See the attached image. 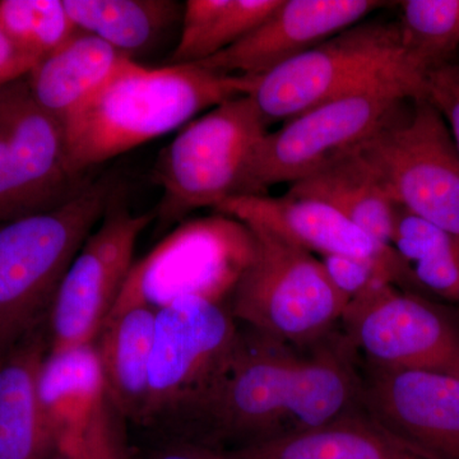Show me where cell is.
<instances>
[{
    "label": "cell",
    "instance_id": "cell-1",
    "mask_svg": "<svg viewBox=\"0 0 459 459\" xmlns=\"http://www.w3.org/2000/svg\"><path fill=\"white\" fill-rule=\"evenodd\" d=\"M360 394L359 355L342 332L300 347L246 325L178 439L235 451L360 411Z\"/></svg>",
    "mask_w": 459,
    "mask_h": 459
},
{
    "label": "cell",
    "instance_id": "cell-2",
    "mask_svg": "<svg viewBox=\"0 0 459 459\" xmlns=\"http://www.w3.org/2000/svg\"><path fill=\"white\" fill-rule=\"evenodd\" d=\"M255 77L217 74L199 65L146 66L129 60L62 123L75 174L181 129L198 114L249 95Z\"/></svg>",
    "mask_w": 459,
    "mask_h": 459
},
{
    "label": "cell",
    "instance_id": "cell-3",
    "mask_svg": "<svg viewBox=\"0 0 459 459\" xmlns=\"http://www.w3.org/2000/svg\"><path fill=\"white\" fill-rule=\"evenodd\" d=\"M117 190L100 178L63 204L0 222V359L48 325L66 270Z\"/></svg>",
    "mask_w": 459,
    "mask_h": 459
},
{
    "label": "cell",
    "instance_id": "cell-4",
    "mask_svg": "<svg viewBox=\"0 0 459 459\" xmlns=\"http://www.w3.org/2000/svg\"><path fill=\"white\" fill-rule=\"evenodd\" d=\"M425 77L404 50L397 21H362L255 77L247 96L272 126L376 87L401 86L427 99Z\"/></svg>",
    "mask_w": 459,
    "mask_h": 459
},
{
    "label": "cell",
    "instance_id": "cell-5",
    "mask_svg": "<svg viewBox=\"0 0 459 459\" xmlns=\"http://www.w3.org/2000/svg\"><path fill=\"white\" fill-rule=\"evenodd\" d=\"M270 126L249 96L229 100L184 126L160 153L153 180L162 195L155 214L180 221L199 208L259 195L255 164Z\"/></svg>",
    "mask_w": 459,
    "mask_h": 459
},
{
    "label": "cell",
    "instance_id": "cell-6",
    "mask_svg": "<svg viewBox=\"0 0 459 459\" xmlns=\"http://www.w3.org/2000/svg\"><path fill=\"white\" fill-rule=\"evenodd\" d=\"M353 153L398 207L459 237V153L428 99H406Z\"/></svg>",
    "mask_w": 459,
    "mask_h": 459
},
{
    "label": "cell",
    "instance_id": "cell-7",
    "mask_svg": "<svg viewBox=\"0 0 459 459\" xmlns=\"http://www.w3.org/2000/svg\"><path fill=\"white\" fill-rule=\"evenodd\" d=\"M247 226L255 252L230 298L235 320L300 347L336 331L349 301L318 259L263 226Z\"/></svg>",
    "mask_w": 459,
    "mask_h": 459
},
{
    "label": "cell",
    "instance_id": "cell-8",
    "mask_svg": "<svg viewBox=\"0 0 459 459\" xmlns=\"http://www.w3.org/2000/svg\"><path fill=\"white\" fill-rule=\"evenodd\" d=\"M238 334L229 303L184 298L157 309L141 425L177 439L228 361Z\"/></svg>",
    "mask_w": 459,
    "mask_h": 459
},
{
    "label": "cell",
    "instance_id": "cell-9",
    "mask_svg": "<svg viewBox=\"0 0 459 459\" xmlns=\"http://www.w3.org/2000/svg\"><path fill=\"white\" fill-rule=\"evenodd\" d=\"M253 252L252 232L232 217L217 213L180 223L134 262L114 310L131 305L160 309L184 298L230 304Z\"/></svg>",
    "mask_w": 459,
    "mask_h": 459
},
{
    "label": "cell",
    "instance_id": "cell-10",
    "mask_svg": "<svg viewBox=\"0 0 459 459\" xmlns=\"http://www.w3.org/2000/svg\"><path fill=\"white\" fill-rule=\"evenodd\" d=\"M453 312L429 296L385 283L350 301L341 325L368 364L459 377V318Z\"/></svg>",
    "mask_w": 459,
    "mask_h": 459
},
{
    "label": "cell",
    "instance_id": "cell-11",
    "mask_svg": "<svg viewBox=\"0 0 459 459\" xmlns=\"http://www.w3.org/2000/svg\"><path fill=\"white\" fill-rule=\"evenodd\" d=\"M91 181L72 169L62 124L39 107L27 77L0 86V222L63 204Z\"/></svg>",
    "mask_w": 459,
    "mask_h": 459
},
{
    "label": "cell",
    "instance_id": "cell-12",
    "mask_svg": "<svg viewBox=\"0 0 459 459\" xmlns=\"http://www.w3.org/2000/svg\"><path fill=\"white\" fill-rule=\"evenodd\" d=\"M155 219V212L133 213L115 193L57 289L48 320L49 351L96 341L134 264L138 238Z\"/></svg>",
    "mask_w": 459,
    "mask_h": 459
},
{
    "label": "cell",
    "instance_id": "cell-13",
    "mask_svg": "<svg viewBox=\"0 0 459 459\" xmlns=\"http://www.w3.org/2000/svg\"><path fill=\"white\" fill-rule=\"evenodd\" d=\"M416 98L401 86L359 91L304 111L265 135L255 164L259 195L279 184L310 177L355 150L403 100Z\"/></svg>",
    "mask_w": 459,
    "mask_h": 459
},
{
    "label": "cell",
    "instance_id": "cell-14",
    "mask_svg": "<svg viewBox=\"0 0 459 459\" xmlns=\"http://www.w3.org/2000/svg\"><path fill=\"white\" fill-rule=\"evenodd\" d=\"M361 409L388 437L424 459H459V377L385 369L359 358Z\"/></svg>",
    "mask_w": 459,
    "mask_h": 459
},
{
    "label": "cell",
    "instance_id": "cell-15",
    "mask_svg": "<svg viewBox=\"0 0 459 459\" xmlns=\"http://www.w3.org/2000/svg\"><path fill=\"white\" fill-rule=\"evenodd\" d=\"M389 4L380 0H281L255 31L197 65L217 74L259 77Z\"/></svg>",
    "mask_w": 459,
    "mask_h": 459
},
{
    "label": "cell",
    "instance_id": "cell-16",
    "mask_svg": "<svg viewBox=\"0 0 459 459\" xmlns=\"http://www.w3.org/2000/svg\"><path fill=\"white\" fill-rule=\"evenodd\" d=\"M214 211L246 225L263 226L312 255H350L380 263L394 274L401 290L418 292L410 268L394 247L379 243L325 202L287 195H253L230 199Z\"/></svg>",
    "mask_w": 459,
    "mask_h": 459
},
{
    "label": "cell",
    "instance_id": "cell-17",
    "mask_svg": "<svg viewBox=\"0 0 459 459\" xmlns=\"http://www.w3.org/2000/svg\"><path fill=\"white\" fill-rule=\"evenodd\" d=\"M105 394L96 341L45 355L36 377V401L45 430L59 446L71 448L77 444Z\"/></svg>",
    "mask_w": 459,
    "mask_h": 459
},
{
    "label": "cell",
    "instance_id": "cell-18",
    "mask_svg": "<svg viewBox=\"0 0 459 459\" xmlns=\"http://www.w3.org/2000/svg\"><path fill=\"white\" fill-rule=\"evenodd\" d=\"M132 57L98 36L80 31L42 59L27 75L42 110L62 124L95 96Z\"/></svg>",
    "mask_w": 459,
    "mask_h": 459
},
{
    "label": "cell",
    "instance_id": "cell-19",
    "mask_svg": "<svg viewBox=\"0 0 459 459\" xmlns=\"http://www.w3.org/2000/svg\"><path fill=\"white\" fill-rule=\"evenodd\" d=\"M49 338L44 329L0 359V459H54L65 449L42 425L36 377Z\"/></svg>",
    "mask_w": 459,
    "mask_h": 459
},
{
    "label": "cell",
    "instance_id": "cell-20",
    "mask_svg": "<svg viewBox=\"0 0 459 459\" xmlns=\"http://www.w3.org/2000/svg\"><path fill=\"white\" fill-rule=\"evenodd\" d=\"M156 316L147 305L114 310L96 338L108 397L137 424L146 407Z\"/></svg>",
    "mask_w": 459,
    "mask_h": 459
},
{
    "label": "cell",
    "instance_id": "cell-21",
    "mask_svg": "<svg viewBox=\"0 0 459 459\" xmlns=\"http://www.w3.org/2000/svg\"><path fill=\"white\" fill-rule=\"evenodd\" d=\"M287 195L325 202L371 238L392 247L398 205L353 151L291 184Z\"/></svg>",
    "mask_w": 459,
    "mask_h": 459
},
{
    "label": "cell",
    "instance_id": "cell-22",
    "mask_svg": "<svg viewBox=\"0 0 459 459\" xmlns=\"http://www.w3.org/2000/svg\"><path fill=\"white\" fill-rule=\"evenodd\" d=\"M231 452L240 459H424L380 430L362 410Z\"/></svg>",
    "mask_w": 459,
    "mask_h": 459
},
{
    "label": "cell",
    "instance_id": "cell-23",
    "mask_svg": "<svg viewBox=\"0 0 459 459\" xmlns=\"http://www.w3.org/2000/svg\"><path fill=\"white\" fill-rule=\"evenodd\" d=\"M63 4L77 30L98 36L132 59L183 16L179 3L170 0H63Z\"/></svg>",
    "mask_w": 459,
    "mask_h": 459
},
{
    "label": "cell",
    "instance_id": "cell-24",
    "mask_svg": "<svg viewBox=\"0 0 459 459\" xmlns=\"http://www.w3.org/2000/svg\"><path fill=\"white\" fill-rule=\"evenodd\" d=\"M281 0H188L169 65H197L237 44L276 11Z\"/></svg>",
    "mask_w": 459,
    "mask_h": 459
},
{
    "label": "cell",
    "instance_id": "cell-25",
    "mask_svg": "<svg viewBox=\"0 0 459 459\" xmlns=\"http://www.w3.org/2000/svg\"><path fill=\"white\" fill-rule=\"evenodd\" d=\"M392 247L419 294L459 304V237L398 207Z\"/></svg>",
    "mask_w": 459,
    "mask_h": 459
},
{
    "label": "cell",
    "instance_id": "cell-26",
    "mask_svg": "<svg viewBox=\"0 0 459 459\" xmlns=\"http://www.w3.org/2000/svg\"><path fill=\"white\" fill-rule=\"evenodd\" d=\"M397 4L402 44L425 74L455 60L459 0H403Z\"/></svg>",
    "mask_w": 459,
    "mask_h": 459
},
{
    "label": "cell",
    "instance_id": "cell-27",
    "mask_svg": "<svg viewBox=\"0 0 459 459\" xmlns=\"http://www.w3.org/2000/svg\"><path fill=\"white\" fill-rule=\"evenodd\" d=\"M0 27L18 49L36 63L59 49L78 31L63 0H3Z\"/></svg>",
    "mask_w": 459,
    "mask_h": 459
},
{
    "label": "cell",
    "instance_id": "cell-28",
    "mask_svg": "<svg viewBox=\"0 0 459 459\" xmlns=\"http://www.w3.org/2000/svg\"><path fill=\"white\" fill-rule=\"evenodd\" d=\"M126 421L105 394L91 412L74 446L77 459H132Z\"/></svg>",
    "mask_w": 459,
    "mask_h": 459
},
{
    "label": "cell",
    "instance_id": "cell-29",
    "mask_svg": "<svg viewBox=\"0 0 459 459\" xmlns=\"http://www.w3.org/2000/svg\"><path fill=\"white\" fill-rule=\"evenodd\" d=\"M319 262L331 285L349 303L385 283L398 287L394 274L380 263L340 255H320Z\"/></svg>",
    "mask_w": 459,
    "mask_h": 459
},
{
    "label": "cell",
    "instance_id": "cell-30",
    "mask_svg": "<svg viewBox=\"0 0 459 459\" xmlns=\"http://www.w3.org/2000/svg\"><path fill=\"white\" fill-rule=\"evenodd\" d=\"M425 91L429 101L446 120L459 153V60L429 71Z\"/></svg>",
    "mask_w": 459,
    "mask_h": 459
},
{
    "label": "cell",
    "instance_id": "cell-31",
    "mask_svg": "<svg viewBox=\"0 0 459 459\" xmlns=\"http://www.w3.org/2000/svg\"><path fill=\"white\" fill-rule=\"evenodd\" d=\"M147 459H240L228 449L184 439H168Z\"/></svg>",
    "mask_w": 459,
    "mask_h": 459
},
{
    "label": "cell",
    "instance_id": "cell-32",
    "mask_svg": "<svg viewBox=\"0 0 459 459\" xmlns=\"http://www.w3.org/2000/svg\"><path fill=\"white\" fill-rule=\"evenodd\" d=\"M38 63L18 49L0 27V86L27 77Z\"/></svg>",
    "mask_w": 459,
    "mask_h": 459
}]
</instances>
